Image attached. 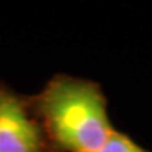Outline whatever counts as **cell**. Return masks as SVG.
<instances>
[{
    "instance_id": "7a4b0ae2",
    "label": "cell",
    "mask_w": 152,
    "mask_h": 152,
    "mask_svg": "<svg viewBox=\"0 0 152 152\" xmlns=\"http://www.w3.org/2000/svg\"><path fill=\"white\" fill-rule=\"evenodd\" d=\"M39 135L16 97L0 92V152H37Z\"/></svg>"
},
{
    "instance_id": "3957f363",
    "label": "cell",
    "mask_w": 152,
    "mask_h": 152,
    "mask_svg": "<svg viewBox=\"0 0 152 152\" xmlns=\"http://www.w3.org/2000/svg\"><path fill=\"white\" fill-rule=\"evenodd\" d=\"M93 152H147L138 147L134 141L127 138L123 134H118L113 131L109 135V138L100 145V147Z\"/></svg>"
},
{
    "instance_id": "6da1fadb",
    "label": "cell",
    "mask_w": 152,
    "mask_h": 152,
    "mask_svg": "<svg viewBox=\"0 0 152 152\" xmlns=\"http://www.w3.org/2000/svg\"><path fill=\"white\" fill-rule=\"evenodd\" d=\"M41 107L55 138L71 151H96L113 132L100 93L85 82L52 83Z\"/></svg>"
}]
</instances>
